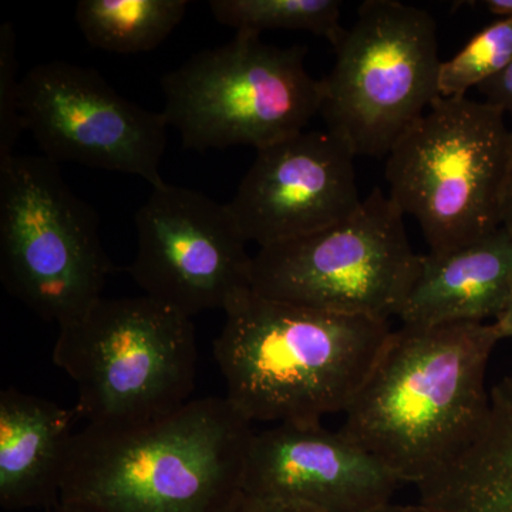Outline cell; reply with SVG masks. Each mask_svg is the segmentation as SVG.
<instances>
[{
  "instance_id": "5b68a950",
  "label": "cell",
  "mask_w": 512,
  "mask_h": 512,
  "mask_svg": "<svg viewBox=\"0 0 512 512\" xmlns=\"http://www.w3.org/2000/svg\"><path fill=\"white\" fill-rule=\"evenodd\" d=\"M512 130L497 107L439 97L387 154L389 197L419 222L431 254L503 225Z\"/></svg>"
},
{
  "instance_id": "7c38bea8",
  "label": "cell",
  "mask_w": 512,
  "mask_h": 512,
  "mask_svg": "<svg viewBox=\"0 0 512 512\" xmlns=\"http://www.w3.org/2000/svg\"><path fill=\"white\" fill-rule=\"evenodd\" d=\"M355 157L328 130L302 131L256 150L228 211L259 249L332 227L363 202Z\"/></svg>"
},
{
  "instance_id": "cb8c5ba5",
  "label": "cell",
  "mask_w": 512,
  "mask_h": 512,
  "mask_svg": "<svg viewBox=\"0 0 512 512\" xmlns=\"http://www.w3.org/2000/svg\"><path fill=\"white\" fill-rule=\"evenodd\" d=\"M503 225L512 229V153L510 171H508L507 187H505L503 201Z\"/></svg>"
},
{
  "instance_id": "ba28073f",
  "label": "cell",
  "mask_w": 512,
  "mask_h": 512,
  "mask_svg": "<svg viewBox=\"0 0 512 512\" xmlns=\"http://www.w3.org/2000/svg\"><path fill=\"white\" fill-rule=\"evenodd\" d=\"M320 79L326 130L355 156H387L439 93L437 25L427 10L366 0Z\"/></svg>"
},
{
  "instance_id": "2e32d148",
  "label": "cell",
  "mask_w": 512,
  "mask_h": 512,
  "mask_svg": "<svg viewBox=\"0 0 512 512\" xmlns=\"http://www.w3.org/2000/svg\"><path fill=\"white\" fill-rule=\"evenodd\" d=\"M416 487L429 512H512V376L490 390V412L470 446Z\"/></svg>"
},
{
  "instance_id": "603a6c76",
  "label": "cell",
  "mask_w": 512,
  "mask_h": 512,
  "mask_svg": "<svg viewBox=\"0 0 512 512\" xmlns=\"http://www.w3.org/2000/svg\"><path fill=\"white\" fill-rule=\"evenodd\" d=\"M481 5L498 19H512V0H483Z\"/></svg>"
},
{
  "instance_id": "e0dca14e",
  "label": "cell",
  "mask_w": 512,
  "mask_h": 512,
  "mask_svg": "<svg viewBox=\"0 0 512 512\" xmlns=\"http://www.w3.org/2000/svg\"><path fill=\"white\" fill-rule=\"evenodd\" d=\"M188 6L187 0H80L74 20L94 49L136 55L164 43Z\"/></svg>"
},
{
  "instance_id": "5bb4252c",
  "label": "cell",
  "mask_w": 512,
  "mask_h": 512,
  "mask_svg": "<svg viewBox=\"0 0 512 512\" xmlns=\"http://www.w3.org/2000/svg\"><path fill=\"white\" fill-rule=\"evenodd\" d=\"M512 296V229L500 228L463 247L421 255L399 319L404 326L494 322Z\"/></svg>"
},
{
  "instance_id": "ffe728a7",
  "label": "cell",
  "mask_w": 512,
  "mask_h": 512,
  "mask_svg": "<svg viewBox=\"0 0 512 512\" xmlns=\"http://www.w3.org/2000/svg\"><path fill=\"white\" fill-rule=\"evenodd\" d=\"M23 131L16 33L12 23L5 22L0 28V163L15 156Z\"/></svg>"
},
{
  "instance_id": "3957f363",
  "label": "cell",
  "mask_w": 512,
  "mask_h": 512,
  "mask_svg": "<svg viewBox=\"0 0 512 512\" xmlns=\"http://www.w3.org/2000/svg\"><path fill=\"white\" fill-rule=\"evenodd\" d=\"M214 355L245 419L320 423L345 413L389 340L387 320L338 315L254 291L224 311Z\"/></svg>"
},
{
  "instance_id": "d6986e66",
  "label": "cell",
  "mask_w": 512,
  "mask_h": 512,
  "mask_svg": "<svg viewBox=\"0 0 512 512\" xmlns=\"http://www.w3.org/2000/svg\"><path fill=\"white\" fill-rule=\"evenodd\" d=\"M512 63V19H497L485 26L439 70V93L444 99L466 97Z\"/></svg>"
},
{
  "instance_id": "9c48e42d",
  "label": "cell",
  "mask_w": 512,
  "mask_h": 512,
  "mask_svg": "<svg viewBox=\"0 0 512 512\" xmlns=\"http://www.w3.org/2000/svg\"><path fill=\"white\" fill-rule=\"evenodd\" d=\"M403 212L380 188L346 220L259 249L252 291L338 315L399 318L420 269Z\"/></svg>"
},
{
  "instance_id": "52a82bcc",
  "label": "cell",
  "mask_w": 512,
  "mask_h": 512,
  "mask_svg": "<svg viewBox=\"0 0 512 512\" xmlns=\"http://www.w3.org/2000/svg\"><path fill=\"white\" fill-rule=\"evenodd\" d=\"M96 210L43 156L0 163V278L10 295L57 325L103 298L113 272Z\"/></svg>"
},
{
  "instance_id": "30bf717a",
  "label": "cell",
  "mask_w": 512,
  "mask_h": 512,
  "mask_svg": "<svg viewBox=\"0 0 512 512\" xmlns=\"http://www.w3.org/2000/svg\"><path fill=\"white\" fill-rule=\"evenodd\" d=\"M23 126L42 156L163 184L168 123L124 99L99 72L69 62L33 66L20 80Z\"/></svg>"
},
{
  "instance_id": "484cf974",
  "label": "cell",
  "mask_w": 512,
  "mask_h": 512,
  "mask_svg": "<svg viewBox=\"0 0 512 512\" xmlns=\"http://www.w3.org/2000/svg\"><path fill=\"white\" fill-rule=\"evenodd\" d=\"M370 512H429L426 510V508L423 507V505L417 503V504H409V505H403V504H387L384 505L382 508H377L375 511Z\"/></svg>"
},
{
  "instance_id": "7402d4cb",
  "label": "cell",
  "mask_w": 512,
  "mask_h": 512,
  "mask_svg": "<svg viewBox=\"0 0 512 512\" xmlns=\"http://www.w3.org/2000/svg\"><path fill=\"white\" fill-rule=\"evenodd\" d=\"M228 512H313L296 505L276 503V501L261 500L242 494L237 503Z\"/></svg>"
},
{
  "instance_id": "ac0fdd59",
  "label": "cell",
  "mask_w": 512,
  "mask_h": 512,
  "mask_svg": "<svg viewBox=\"0 0 512 512\" xmlns=\"http://www.w3.org/2000/svg\"><path fill=\"white\" fill-rule=\"evenodd\" d=\"M208 5L218 23L237 33L298 30L325 37L336 47L346 32L338 0H211Z\"/></svg>"
},
{
  "instance_id": "8992f818",
  "label": "cell",
  "mask_w": 512,
  "mask_h": 512,
  "mask_svg": "<svg viewBox=\"0 0 512 512\" xmlns=\"http://www.w3.org/2000/svg\"><path fill=\"white\" fill-rule=\"evenodd\" d=\"M305 46L266 45L235 33L164 74V114L185 148L261 150L305 131L320 113V80L306 69Z\"/></svg>"
},
{
  "instance_id": "4fadbf2b",
  "label": "cell",
  "mask_w": 512,
  "mask_h": 512,
  "mask_svg": "<svg viewBox=\"0 0 512 512\" xmlns=\"http://www.w3.org/2000/svg\"><path fill=\"white\" fill-rule=\"evenodd\" d=\"M403 484L340 429L276 424L254 434L242 494L313 512H370L392 504Z\"/></svg>"
},
{
  "instance_id": "d4e9b609",
  "label": "cell",
  "mask_w": 512,
  "mask_h": 512,
  "mask_svg": "<svg viewBox=\"0 0 512 512\" xmlns=\"http://www.w3.org/2000/svg\"><path fill=\"white\" fill-rule=\"evenodd\" d=\"M503 339H512V296L504 312L494 320Z\"/></svg>"
},
{
  "instance_id": "44dd1931",
  "label": "cell",
  "mask_w": 512,
  "mask_h": 512,
  "mask_svg": "<svg viewBox=\"0 0 512 512\" xmlns=\"http://www.w3.org/2000/svg\"><path fill=\"white\" fill-rule=\"evenodd\" d=\"M485 103L497 107L512 119V63L503 73L478 87Z\"/></svg>"
},
{
  "instance_id": "277c9868",
  "label": "cell",
  "mask_w": 512,
  "mask_h": 512,
  "mask_svg": "<svg viewBox=\"0 0 512 512\" xmlns=\"http://www.w3.org/2000/svg\"><path fill=\"white\" fill-rule=\"evenodd\" d=\"M59 329L53 362L76 383L87 424L144 423L190 402L198 352L183 313L148 296L101 298Z\"/></svg>"
},
{
  "instance_id": "6da1fadb",
  "label": "cell",
  "mask_w": 512,
  "mask_h": 512,
  "mask_svg": "<svg viewBox=\"0 0 512 512\" xmlns=\"http://www.w3.org/2000/svg\"><path fill=\"white\" fill-rule=\"evenodd\" d=\"M503 340L494 322L400 326L390 333L340 430L404 484L460 456L490 412L487 367Z\"/></svg>"
},
{
  "instance_id": "9a60e30c",
  "label": "cell",
  "mask_w": 512,
  "mask_h": 512,
  "mask_svg": "<svg viewBox=\"0 0 512 512\" xmlns=\"http://www.w3.org/2000/svg\"><path fill=\"white\" fill-rule=\"evenodd\" d=\"M76 416V410L16 389L0 393L3 510L59 505Z\"/></svg>"
},
{
  "instance_id": "4316f807",
  "label": "cell",
  "mask_w": 512,
  "mask_h": 512,
  "mask_svg": "<svg viewBox=\"0 0 512 512\" xmlns=\"http://www.w3.org/2000/svg\"><path fill=\"white\" fill-rule=\"evenodd\" d=\"M49 512H86L79 510V508L70 507V505L59 504L53 507L52 511Z\"/></svg>"
},
{
  "instance_id": "8fae6325",
  "label": "cell",
  "mask_w": 512,
  "mask_h": 512,
  "mask_svg": "<svg viewBox=\"0 0 512 512\" xmlns=\"http://www.w3.org/2000/svg\"><path fill=\"white\" fill-rule=\"evenodd\" d=\"M137 252L128 274L144 296L192 319L252 291L254 256L227 204L191 188L153 187L134 217Z\"/></svg>"
},
{
  "instance_id": "7a4b0ae2",
  "label": "cell",
  "mask_w": 512,
  "mask_h": 512,
  "mask_svg": "<svg viewBox=\"0 0 512 512\" xmlns=\"http://www.w3.org/2000/svg\"><path fill=\"white\" fill-rule=\"evenodd\" d=\"M251 421L227 397L74 434L60 503L86 512H228L242 495Z\"/></svg>"
}]
</instances>
